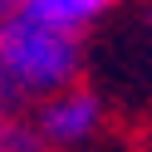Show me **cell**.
Returning <instances> with one entry per match:
<instances>
[{"instance_id":"6da1fadb","label":"cell","mask_w":152,"mask_h":152,"mask_svg":"<svg viewBox=\"0 0 152 152\" xmlns=\"http://www.w3.org/2000/svg\"><path fill=\"white\" fill-rule=\"evenodd\" d=\"M83 69V34L49 25L15 5L0 20V113L34 108L44 93L79 83Z\"/></svg>"},{"instance_id":"7a4b0ae2","label":"cell","mask_w":152,"mask_h":152,"mask_svg":"<svg viewBox=\"0 0 152 152\" xmlns=\"http://www.w3.org/2000/svg\"><path fill=\"white\" fill-rule=\"evenodd\" d=\"M34 118V132H39L44 152H79L88 147L93 137L103 132V98L93 88H83V83H64V88L44 93L39 103L30 108Z\"/></svg>"},{"instance_id":"3957f363","label":"cell","mask_w":152,"mask_h":152,"mask_svg":"<svg viewBox=\"0 0 152 152\" xmlns=\"http://www.w3.org/2000/svg\"><path fill=\"white\" fill-rule=\"evenodd\" d=\"M118 0H20V10H30V15H39V20H49V25H64V30H88L93 20H103V15L113 10Z\"/></svg>"},{"instance_id":"277c9868","label":"cell","mask_w":152,"mask_h":152,"mask_svg":"<svg viewBox=\"0 0 152 152\" xmlns=\"http://www.w3.org/2000/svg\"><path fill=\"white\" fill-rule=\"evenodd\" d=\"M0 152H44L39 132H34L30 108H20V113H0Z\"/></svg>"}]
</instances>
